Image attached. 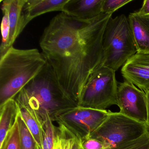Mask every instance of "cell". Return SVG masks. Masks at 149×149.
Listing matches in <instances>:
<instances>
[{
	"label": "cell",
	"mask_w": 149,
	"mask_h": 149,
	"mask_svg": "<svg viewBox=\"0 0 149 149\" xmlns=\"http://www.w3.org/2000/svg\"><path fill=\"white\" fill-rule=\"evenodd\" d=\"M111 15L102 13L84 20L62 12L41 37L42 54L64 92L77 104L89 78L102 63L103 37Z\"/></svg>",
	"instance_id": "6da1fadb"
},
{
	"label": "cell",
	"mask_w": 149,
	"mask_h": 149,
	"mask_svg": "<svg viewBox=\"0 0 149 149\" xmlns=\"http://www.w3.org/2000/svg\"><path fill=\"white\" fill-rule=\"evenodd\" d=\"M33 109L42 121L48 113L53 122L67 109L78 106L64 92L48 63L14 98Z\"/></svg>",
	"instance_id": "7a4b0ae2"
},
{
	"label": "cell",
	"mask_w": 149,
	"mask_h": 149,
	"mask_svg": "<svg viewBox=\"0 0 149 149\" xmlns=\"http://www.w3.org/2000/svg\"><path fill=\"white\" fill-rule=\"evenodd\" d=\"M47 62L44 55L36 49L10 48L0 57V105L15 98Z\"/></svg>",
	"instance_id": "3957f363"
},
{
	"label": "cell",
	"mask_w": 149,
	"mask_h": 149,
	"mask_svg": "<svg viewBox=\"0 0 149 149\" xmlns=\"http://www.w3.org/2000/svg\"><path fill=\"white\" fill-rule=\"evenodd\" d=\"M101 64L116 72L137 51L128 18L123 14L111 17L103 37Z\"/></svg>",
	"instance_id": "277c9868"
},
{
	"label": "cell",
	"mask_w": 149,
	"mask_h": 149,
	"mask_svg": "<svg viewBox=\"0 0 149 149\" xmlns=\"http://www.w3.org/2000/svg\"><path fill=\"white\" fill-rule=\"evenodd\" d=\"M118 87L115 71L100 64L84 88L78 106L106 110L112 105H118Z\"/></svg>",
	"instance_id": "5b68a950"
},
{
	"label": "cell",
	"mask_w": 149,
	"mask_h": 149,
	"mask_svg": "<svg viewBox=\"0 0 149 149\" xmlns=\"http://www.w3.org/2000/svg\"><path fill=\"white\" fill-rule=\"evenodd\" d=\"M148 131V126L120 112L109 111L104 122L90 135L102 143L104 149H112L137 139Z\"/></svg>",
	"instance_id": "8992f818"
},
{
	"label": "cell",
	"mask_w": 149,
	"mask_h": 149,
	"mask_svg": "<svg viewBox=\"0 0 149 149\" xmlns=\"http://www.w3.org/2000/svg\"><path fill=\"white\" fill-rule=\"evenodd\" d=\"M109 111L77 106L67 109L56 117L55 122L81 142L88 138L106 119Z\"/></svg>",
	"instance_id": "52a82bcc"
},
{
	"label": "cell",
	"mask_w": 149,
	"mask_h": 149,
	"mask_svg": "<svg viewBox=\"0 0 149 149\" xmlns=\"http://www.w3.org/2000/svg\"><path fill=\"white\" fill-rule=\"evenodd\" d=\"M117 99L120 113L147 125L148 109L145 92L125 81L118 85Z\"/></svg>",
	"instance_id": "ba28073f"
},
{
	"label": "cell",
	"mask_w": 149,
	"mask_h": 149,
	"mask_svg": "<svg viewBox=\"0 0 149 149\" xmlns=\"http://www.w3.org/2000/svg\"><path fill=\"white\" fill-rule=\"evenodd\" d=\"M121 74L125 81L145 92L149 90V53H136L124 64Z\"/></svg>",
	"instance_id": "9c48e42d"
},
{
	"label": "cell",
	"mask_w": 149,
	"mask_h": 149,
	"mask_svg": "<svg viewBox=\"0 0 149 149\" xmlns=\"http://www.w3.org/2000/svg\"><path fill=\"white\" fill-rule=\"evenodd\" d=\"M2 2V12H6L9 19L10 33L8 46L13 47L15 40L27 25L23 13L26 0H5Z\"/></svg>",
	"instance_id": "30bf717a"
},
{
	"label": "cell",
	"mask_w": 149,
	"mask_h": 149,
	"mask_svg": "<svg viewBox=\"0 0 149 149\" xmlns=\"http://www.w3.org/2000/svg\"><path fill=\"white\" fill-rule=\"evenodd\" d=\"M103 0H68L62 13L77 19H94L102 13Z\"/></svg>",
	"instance_id": "8fae6325"
},
{
	"label": "cell",
	"mask_w": 149,
	"mask_h": 149,
	"mask_svg": "<svg viewBox=\"0 0 149 149\" xmlns=\"http://www.w3.org/2000/svg\"><path fill=\"white\" fill-rule=\"evenodd\" d=\"M128 19L137 53H149V15L134 12Z\"/></svg>",
	"instance_id": "7c38bea8"
},
{
	"label": "cell",
	"mask_w": 149,
	"mask_h": 149,
	"mask_svg": "<svg viewBox=\"0 0 149 149\" xmlns=\"http://www.w3.org/2000/svg\"><path fill=\"white\" fill-rule=\"evenodd\" d=\"M68 0H26L23 13L28 24L37 16L54 11L62 12L64 5Z\"/></svg>",
	"instance_id": "4fadbf2b"
},
{
	"label": "cell",
	"mask_w": 149,
	"mask_h": 149,
	"mask_svg": "<svg viewBox=\"0 0 149 149\" xmlns=\"http://www.w3.org/2000/svg\"><path fill=\"white\" fill-rule=\"evenodd\" d=\"M0 146L12 129L19 114V108L16 100L11 99L0 105Z\"/></svg>",
	"instance_id": "5bb4252c"
},
{
	"label": "cell",
	"mask_w": 149,
	"mask_h": 149,
	"mask_svg": "<svg viewBox=\"0 0 149 149\" xmlns=\"http://www.w3.org/2000/svg\"><path fill=\"white\" fill-rule=\"evenodd\" d=\"M18 103V102H17ZM19 114L40 149H42V121L30 107L18 103Z\"/></svg>",
	"instance_id": "9a60e30c"
},
{
	"label": "cell",
	"mask_w": 149,
	"mask_h": 149,
	"mask_svg": "<svg viewBox=\"0 0 149 149\" xmlns=\"http://www.w3.org/2000/svg\"><path fill=\"white\" fill-rule=\"evenodd\" d=\"M56 130L48 113L42 123V149H54Z\"/></svg>",
	"instance_id": "2e32d148"
},
{
	"label": "cell",
	"mask_w": 149,
	"mask_h": 149,
	"mask_svg": "<svg viewBox=\"0 0 149 149\" xmlns=\"http://www.w3.org/2000/svg\"><path fill=\"white\" fill-rule=\"evenodd\" d=\"M0 149H21L20 132L17 118L0 146Z\"/></svg>",
	"instance_id": "e0dca14e"
},
{
	"label": "cell",
	"mask_w": 149,
	"mask_h": 149,
	"mask_svg": "<svg viewBox=\"0 0 149 149\" xmlns=\"http://www.w3.org/2000/svg\"><path fill=\"white\" fill-rule=\"evenodd\" d=\"M17 120L20 132L21 149H37L38 146L19 114Z\"/></svg>",
	"instance_id": "ac0fdd59"
},
{
	"label": "cell",
	"mask_w": 149,
	"mask_h": 149,
	"mask_svg": "<svg viewBox=\"0 0 149 149\" xmlns=\"http://www.w3.org/2000/svg\"><path fill=\"white\" fill-rule=\"evenodd\" d=\"M3 15L1 25L2 41L0 47V57H2L9 49L8 46L10 26L8 15L6 12H3Z\"/></svg>",
	"instance_id": "d6986e66"
},
{
	"label": "cell",
	"mask_w": 149,
	"mask_h": 149,
	"mask_svg": "<svg viewBox=\"0 0 149 149\" xmlns=\"http://www.w3.org/2000/svg\"><path fill=\"white\" fill-rule=\"evenodd\" d=\"M112 149H149V132L135 140Z\"/></svg>",
	"instance_id": "ffe728a7"
},
{
	"label": "cell",
	"mask_w": 149,
	"mask_h": 149,
	"mask_svg": "<svg viewBox=\"0 0 149 149\" xmlns=\"http://www.w3.org/2000/svg\"><path fill=\"white\" fill-rule=\"evenodd\" d=\"M58 128L63 136L65 149H81V141L75 135L61 125Z\"/></svg>",
	"instance_id": "44dd1931"
},
{
	"label": "cell",
	"mask_w": 149,
	"mask_h": 149,
	"mask_svg": "<svg viewBox=\"0 0 149 149\" xmlns=\"http://www.w3.org/2000/svg\"><path fill=\"white\" fill-rule=\"evenodd\" d=\"M132 0H103L102 5V13L112 14L114 12Z\"/></svg>",
	"instance_id": "7402d4cb"
},
{
	"label": "cell",
	"mask_w": 149,
	"mask_h": 149,
	"mask_svg": "<svg viewBox=\"0 0 149 149\" xmlns=\"http://www.w3.org/2000/svg\"><path fill=\"white\" fill-rule=\"evenodd\" d=\"M81 149H104L102 142L95 139L88 137L81 142Z\"/></svg>",
	"instance_id": "603a6c76"
},
{
	"label": "cell",
	"mask_w": 149,
	"mask_h": 149,
	"mask_svg": "<svg viewBox=\"0 0 149 149\" xmlns=\"http://www.w3.org/2000/svg\"><path fill=\"white\" fill-rule=\"evenodd\" d=\"M54 149H65L63 136L58 127H57L56 136L55 139Z\"/></svg>",
	"instance_id": "cb8c5ba5"
},
{
	"label": "cell",
	"mask_w": 149,
	"mask_h": 149,
	"mask_svg": "<svg viewBox=\"0 0 149 149\" xmlns=\"http://www.w3.org/2000/svg\"><path fill=\"white\" fill-rule=\"evenodd\" d=\"M141 15H149V0H145L142 8L138 12Z\"/></svg>",
	"instance_id": "d4e9b609"
},
{
	"label": "cell",
	"mask_w": 149,
	"mask_h": 149,
	"mask_svg": "<svg viewBox=\"0 0 149 149\" xmlns=\"http://www.w3.org/2000/svg\"><path fill=\"white\" fill-rule=\"evenodd\" d=\"M147 98V109H148V119H147V125L148 126V131L149 132V90L146 93Z\"/></svg>",
	"instance_id": "484cf974"
},
{
	"label": "cell",
	"mask_w": 149,
	"mask_h": 149,
	"mask_svg": "<svg viewBox=\"0 0 149 149\" xmlns=\"http://www.w3.org/2000/svg\"><path fill=\"white\" fill-rule=\"evenodd\" d=\"M37 149H40V148H39V147H38V146H37Z\"/></svg>",
	"instance_id": "4316f807"
}]
</instances>
